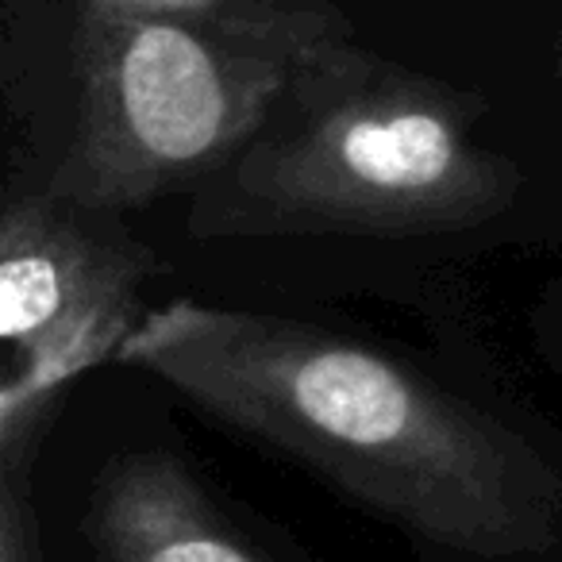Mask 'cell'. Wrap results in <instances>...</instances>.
Instances as JSON below:
<instances>
[{"instance_id":"cell-7","label":"cell","mask_w":562,"mask_h":562,"mask_svg":"<svg viewBox=\"0 0 562 562\" xmlns=\"http://www.w3.org/2000/svg\"><path fill=\"white\" fill-rule=\"evenodd\" d=\"M227 0H78L74 16L93 20H166L220 9Z\"/></svg>"},{"instance_id":"cell-3","label":"cell","mask_w":562,"mask_h":562,"mask_svg":"<svg viewBox=\"0 0 562 562\" xmlns=\"http://www.w3.org/2000/svg\"><path fill=\"white\" fill-rule=\"evenodd\" d=\"M355 24L331 0H227L166 20L74 16L78 116L50 193L120 216L227 170Z\"/></svg>"},{"instance_id":"cell-8","label":"cell","mask_w":562,"mask_h":562,"mask_svg":"<svg viewBox=\"0 0 562 562\" xmlns=\"http://www.w3.org/2000/svg\"><path fill=\"white\" fill-rule=\"evenodd\" d=\"M554 74H559V81H562V35H559V47H554Z\"/></svg>"},{"instance_id":"cell-2","label":"cell","mask_w":562,"mask_h":562,"mask_svg":"<svg viewBox=\"0 0 562 562\" xmlns=\"http://www.w3.org/2000/svg\"><path fill=\"white\" fill-rule=\"evenodd\" d=\"M485 101L405 63L331 43L266 132L196 193L193 239L439 235L490 224L520 166L477 139Z\"/></svg>"},{"instance_id":"cell-5","label":"cell","mask_w":562,"mask_h":562,"mask_svg":"<svg viewBox=\"0 0 562 562\" xmlns=\"http://www.w3.org/2000/svg\"><path fill=\"white\" fill-rule=\"evenodd\" d=\"M89 520L109 562H262L166 451L109 462Z\"/></svg>"},{"instance_id":"cell-1","label":"cell","mask_w":562,"mask_h":562,"mask_svg":"<svg viewBox=\"0 0 562 562\" xmlns=\"http://www.w3.org/2000/svg\"><path fill=\"white\" fill-rule=\"evenodd\" d=\"M116 362L431 547L501 562L559 539L562 474L536 443L336 328L186 297L150 308Z\"/></svg>"},{"instance_id":"cell-4","label":"cell","mask_w":562,"mask_h":562,"mask_svg":"<svg viewBox=\"0 0 562 562\" xmlns=\"http://www.w3.org/2000/svg\"><path fill=\"white\" fill-rule=\"evenodd\" d=\"M112 216L27 189L0 220V447H35L74 378L116 359L147 321L139 290L158 266Z\"/></svg>"},{"instance_id":"cell-6","label":"cell","mask_w":562,"mask_h":562,"mask_svg":"<svg viewBox=\"0 0 562 562\" xmlns=\"http://www.w3.org/2000/svg\"><path fill=\"white\" fill-rule=\"evenodd\" d=\"M4 482H0V562H40L35 513L27 501L24 470L32 451H0Z\"/></svg>"}]
</instances>
